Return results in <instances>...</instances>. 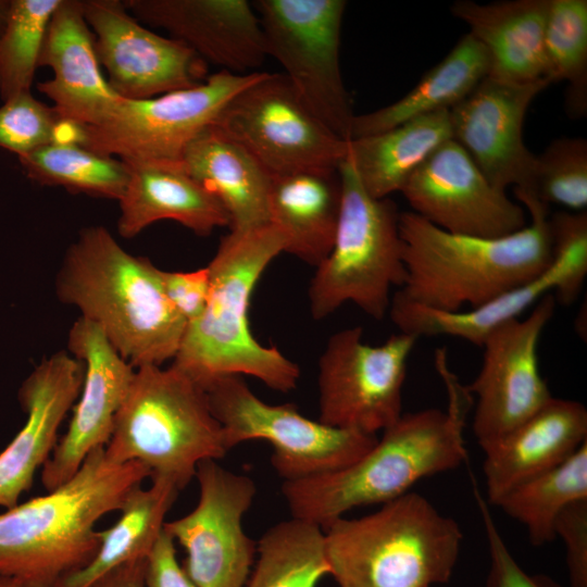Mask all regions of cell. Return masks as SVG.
Wrapping results in <instances>:
<instances>
[{
    "instance_id": "obj_17",
    "label": "cell",
    "mask_w": 587,
    "mask_h": 587,
    "mask_svg": "<svg viewBox=\"0 0 587 587\" xmlns=\"http://www.w3.org/2000/svg\"><path fill=\"white\" fill-rule=\"evenodd\" d=\"M100 65L123 99L143 100L208 78V63L184 42L143 27L120 0H83Z\"/></svg>"
},
{
    "instance_id": "obj_37",
    "label": "cell",
    "mask_w": 587,
    "mask_h": 587,
    "mask_svg": "<svg viewBox=\"0 0 587 587\" xmlns=\"http://www.w3.org/2000/svg\"><path fill=\"white\" fill-rule=\"evenodd\" d=\"M546 205L565 207L572 212L587 207V141L561 137L537 155L534 192Z\"/></svg>"
},
{
    "instance_id": "obj_1",
    "label": "cell",
    "mask_w": 587,
    "mask_h": 587,
    "mask_svg": "<svg viewBox=\"0 0 587 587\" xmlns=\"http://www.w3.org/2000/svg\"><path fill=\"white\" fill-rule=\"evenodd\" d=\"M436 369L447 387V411L424 409L402 415L352 464L323 475L284 482L291 516L322 528L354 508L384 504L419 480L454 470L466 459L463 428L472 396L450 371Z\"/></svg>"
},
{
    "instance_id": "obj_45",
    "label": "cell",
    "mask_w": 587,
    "mask_h": 587,
    "mask_svg": "<svg viewBox=\"0 0 587 587\" xmlns=\"http://www.w3.org/2000/svg\"><path fill=\"white\" fill-rule=\"evenodd\" d=\"M0 587H25L12 577L0 575Z\"/></svg>"
},
{
    "instance_id": "obj_36",
    "label": "cell",
    "mask_w": 587,
    "mask_h": 587,
    "mask_svg": "<svg viewBox=\"0 0 587 587\" xmlns=\"http://www.w3.org/2000/svg\"><path fill=\"white\" fill-rule=\"evenodd\" d=\"M62 0H10L0 34V97L30 91L51 17Z\"/></svg>"
},
{
    "instance_id": "obj_39",
    "label": "cell",
    "mask_w": 587,
    "mask_h": 587,
    "mask_svg": "<svg viewBox=\"0 0 587 587\" xmlns=\"http://www.w3.org/2000/svg\"><path fill=\"white\" fill-rule=\"evenodd\" d=\"M488 541L489 570L484 587H557L548 578L528 575L511 554L488 509V503L474 488Z\"/></svg>"
},
{
    "instance_id": "obj_28",
    "label": "cell",
    "mask_w": 587,
    "mask_h": 587,
    "mask_svg": "<svg viewBox=\"0 0 587 587\" xmlns=\"http://www.w3.org/2000/svg\"><path fill=\"white\" fill-rule=\"evenodd\" d=\"M340 204L338 170L274 176L268 199V224L282 235L285 252L316 267L333 247Z\"/></svg>"
},
{
    "instance_id": "obj_14",
    "label": "cell",
    "mask_w": 587,
    "mask_h": 587,
    "mask_svg": "<svg viewBox=\"0 0 587 587\" xmlns=\"http://www.w3.org/2000/svg\"><path fill=\"white\" fill-rule=\"evenodd\" d=\"M553 257L530 282L479 307L444 312L391 298L389 316L399 332L420 337L450 336L482 347L501 324L517 319L542 297L573 302L587 275V213L558 212L549 217Z\"/></svg>"
},
{
    "instance_id": "obj_24",
    "label": "cell",
    "mask_w": 587,
    "mask_h": 587,
    "mask_svg": "<svg viewBox=\"0 0 587 587\" xmlns=\"http://www.w3.org/2000/svg\"><path fill=\"white\" fill-rule=\"evenodd\" d=\"M585 442V405L552 397L521 424L482 447L486 502L497 505L510 490L558 466Z\"/></svg>"
},
{
    "instance_id": "obj_40",
    "label": "cell",
    "mask_w": 587,
    "mask_h": 587,
    "mask_svg": "<svg viewBox=\"0 0 587 587\" xmlns=\"http://www.w3.org/2000/svg\"><path fill=\"white\" fill-rule=\"evenodd\" d=\"M554 534L565 548L570 587H587V499L563 509L555 521Z\"/></svg>"
},
{
    "instance_id": "obj_34",
    "label": "cell",
    "mask_w": 587,
    "mask_h": 587,
    "mask_svg": "<svg viewBox=\"0 0 587 587\" xmlns=\"http://www.w3.org/2000/svg\"><path fill=\"white\" fill-rule=\"evenodd\" d=\"M17 159L26 176L37 184L90 197L120 200L129 178L125 162L74 141L54 140Z\"/></svg>"
},
{
    "instance_id": "obj_23",
    "label": "cell",
    "mask_w": 587,
    "mask_h": 587,
    "mask_svg": "<svg viewBox=\"0 0 587 587\" xmlns=\"http://www.w3.org/2000/svg\"><path fill=\"white\" fill-rule=\"evenodd\" d=\"M39 66L52 78L37 85L60 118L84 127L104 121L123 99L103 77L93 35L79 0H62L53 13L40 53Z\"/></svg>"
},
{
    "instance_id": "obj_26",
    "label": "cell",
    "mask_w": 587,
    "mask_h": 587,
    "mask_svg": "<svg viewBox=\"0 0 587 587\" xmlns=\"http://www.w3.org/2000/svg\"><path fill=\"white\" fill-rule=\"evenodd\" d=\"M548 10L549 0L490 3L459 0L451 5L452 15L464 22L469 34L485 48L489 58L488 76L511 84L548 80L545 55Z\"/></svg>"
},
{
    "instance_id": "obj_31",
    "label": "cell",
    "mask_w": 587,
    "mask_h": 587,
    "mask_svg": "<svg viewBox=\"0 0 587 587\" xmlns=\"http://www.w3.org/2000/svg\"><path fill=\"white\" fill-rule=\"evenodd\" d=\"M151 479L150 487L140 485L128 494L118 510L117 522L100 532V547L90 563L55 587H88L118 565L147 558L180 491L165 477L153 476Z\"/></svg>"
},
{
    "instance_id": "obj_9",
    "label": "cell",
    "mask_w": 587,
    "mask_h": 587,
    "mask_svg": "<svg viewBox=\"0 0 587 587\" xmlns=\"http://www.w3.org/2000/svg\"><path fill=\"white\" fill-rule=\"evenodd\" d=\"M204 390L227 450L248 440H266L273 447L272 466L284 482L341 470L377 441L376 435L310 420L294 404L266 403L239 375L217 378Z\"/></svg>"
},
{
    "instance_id": "obj_12",
    "label": "cell",
    "mask_w": 587,
    "mask_h": 587,
    "mask_svg": "<svg viewBox=\"0 0 587 587\" xmlns=\"http://www.w3.org/2000/svg\"><path fill=\"white\" fill-rule=\"evenodd\" d=\"M272 176L336 171L347 142L308 108L284 74L262 72L224 107L213 123Z\"/></svg>"
},
{
    "instance_id": "obj_32",
    "label": "cell",
    "mask_w": 587,
    "mask_h": 587,
    "mask_svg": "<svg viewBox=\"0 0 587 587\" xmlns=\"http://www.w3.org/2000/svg\"><path fill=\"white\" fill-rule=\"evenodd\" d=\"M587 499V442L558 466L510 490L498 503L523 524L528 539L540 547L555 539L559 514L572 502Z\"/></svg>"
},
{
    "instance_id": "obj_41",
    "label": "cell",
    "mask_w": 587,
    "mask_h": 587,
    "mask_svg": "<svg viewBox=\"0 0 587 587\" xmlns=\"http://www.w3.org/2000/svg\"><path fill=\"white\" fill-rule=\"evenodd\" d=\"M163 291L187 324L196 321L204 311L210 295L208 265L190 272L160 270Z\"/></svg>"
},
{
    "instance_id": "obj_38",
    "label": "cell",
    "mask_w": 587,
    "mask_h": 587,
    "mask_svg": "<svg viewBox=\"0 0 587 587\" xmlns=\"http://www.w3.org/2000/svg\"><path fill=\"white\" fill-rule=\"evenodd\" d=\"M70 137L71 124L30 91L13 96L0 107V147L17 157Z\"/></svg>"
},
{
    "instance_id": "obj_2",
    "label": "cell",
    "mask_w": 587,
    "mask_h": 587,
    "mask_svg": "<svg viewBox=\"0 0 587 587\" xmlns=\"http://www.w3.org/2000/svg\"><path fill=\"white\" fill-rule=\"evenodd\" d=\"M514 195L530 223L497 238L451 234L412 211L401 212L405 276L391 298L457 312L479 307L542 273L553 257L548 205L530 195Z\"/></svg>"
},
{
    "instance_id": "obj_10",
    "label": "cell",
    "mask_w": 587,
    "mask_h": 587,
    "mask_svg": "<svg viewBox=\"0 0 587 587\" xmlns=\"http://www.w3.org/2000/svg\"><path fill=\"white\" fill-rule=\"evenodd\" d=\"M266 57L274 58L308 108L340 139L354 117L340 70L345 0H257Z\"/></svg>"
},
{
    "instance_id": "obj_15",
    "label": "cell",
    "mask_w": 587,
    "mask_h": 587,
    "mask_svg": "<svg viewBox=\"0 0 587 587\" xmlns=\"http://www.w3.org/2000/svg\"><path fill=\"white\" fill-rule=\"evenodd\" d=\"M199 500L188 514L164 523L186 551L184 570L198 587H242L257 554V542L242 527L257 486L251 477L226 470L216 460L199 462Z\"/></svg>"
},
{
    "instance_id": "obj_43",
    "label": "cell",
    "mask_w": 587,
    "mask_h": 587,
    "mask_svg": "<svg viewBox=\"0 0 587 587\" xmlns=\"http://www.w3.org/2000/svg\"><path fill=\"white\" fill-rule=\"evenodd\" d=\"M146 558L128 561L96 579L88 587H143Z\"/></svg>"
},
{
    "instance_id": "obj_29",
    "label": "cell",
    "mask_w": 587,
    "mask_h": 587,
    "mask_svg": "<svg viewBox=\"0 0 587 587\" xmlns=\"http://www.w3.org/2000/svg\"><path fill=\"white\" fill-rule=\"evenodd\" d=\"M449 111L423 115L390 129L348 140L346 157L371 197L384 199L401 191L432 153L452 139Z\"/></svg>"
},
{
    "instance_id": "obj_7",
    "label": "cell",
    "mask_w": 587,
    "mask_h": 587,
    "mask_svg": "<svg viewBox=\"0 0 587 587\" xmlns=\"http://www.w3.org/2000/svg\"><path fill=\"white\" fill-rule=\"evenodd\" d=\"M227 452L204 388L173 365L135 369L104 447L110 462L138 461L182 490L199 462Z\"/></svg>"
},
{
    "instance_id": "obj_16",
    "label": "cell",
    "mask_w": 587,
    "mask_h": 587,
    "mask_svg": "<svg viewBox=\"0 0 587 587\" xmlns=\"http://www.w3.org/2000/svg\"><path fill=\"white\" fill-rule=\"evenodd\" d=\"M555 304V297L548 294L526 317L508 321L485 338L480 370L466 387L475 397L473 433L480 448L521 424L553 397L540 374L537 351Z\"/></svg>"
},
{
    "instance_id": "obj_33",
    "label": "cell",
    "mask_w": 587,
    "mask_h": 587,
    "mask_svg": "<svg viewBox=\"0 0 587 587\" xmlns=\"http://www.w3.org/2000/svg\"><path fill=\"white\" fill-rule=\"evenodd\" d=\"M257 554L248 587H316L329 574L323 528L292 516L262 535Z\"/></svg>"
},
{
    "instance_id": "obj_22",
    "label": "cell",
    "mask_w": 587,
    "mask_h": 587,
    "mask_svg": "<svg viewBox=\"0 0 587 587\" xmlns=\"http://www.w3.org/2000/svg\"><path fill=\"white\" fill-rule=\"evenodd\" d=\"M83 382L84 365L68 351L51 354L23 382L18 400L27 419L0 453V507H15L20 496L32 488L36 471L58 444V430Z\"/></svg>"
},
{
    "instance_id": "obj_13",
    "label": "cell",
    "mask_w": 587,
    "mask_h": 587,
    "mask_svg": "<svg viewBox=\"0 0 587 587\" xmlns=\"http://www.w3.org/2000/svg\"><path fill=\"white\" fill-rule=\"evenodd\" d=\"M360 326L333 334L319 360V421L376 435L402 415L407 366L417 340L399 332L373 346Z\"/></svg>"
},
{
    "instance_id": "obj_11",
    "label": "cell",
    "mask_w": 587,
    "mask_h": 587,
    "mask_svg": "<svg viewBox=\"0 0 587 587\" xmlns=\"http://www.w3.org/2000/svg\"><path fill=\"white\" fill-rule=\"evenodd\" d=\"M262 72L220 71L200 85L143 100L122 99L101 123L77 127V143L124 162L182 161L187 146Z\"/></svg>"
},
{
    "instance_id": "obj_25",
    "label": "cell",
    "mask_w": 587,
    "mask_h": 587,
    "mask_svg": "<svg viewBox=\"0 0 587 587\" xmlns=\"http://www.w3.org/2000/svg\"><path fill=\"white\" fill-rule=\"evenodd\" d=\"M125 163L129 178L118 200L116 225L122 237L133 238L161 220L176 221L200 236L229 226L221 202L191 177L182 161Z\"/></svg>"
},
{
    "instance_id": "obj_35",
    "label": "cell",
    "mask_w": 587,
    "mask_h": 587,
    "mask_svg": "<svg viewBox=\"0 0 587 587\" xmlns=\"http://www.w3.org/2000/svg\"><path fill=\"white\" fill-rule=\"evenodd\" d=\"M547 78L566 82L565 111L572 118L587 113V1L549 0L545 28Z\"/></svg>"
},
{
    "instance_id": "obj_27",
    "label": "cell",
    "mask_w": 587,
    "mask_h": 587,
    "mask_svg": "<svg viewBox=\"0 0 587 587\" xmlns=\"http://www.w3.org/2000/svg\"><path fill=\"white\" fill-rule=\"evenodd\" d=\"M182 162L225 209L229 228L243 233L268 224L272 176L240 143L213 124L185 149Z\"/></svg>"
},
{
    "instance_id": "obj_30",
    "label": "cell",
    "mask_w": 587,
    "mask_h": 587,
    "mask_svg": "<svg viewBox=\"0 0 587 587\" xmlns=\"http://www.w3.org/2000/svg\"><path fill=\"white\" fill-rule=\"evenodd\" d=\"M488 73L489 58L485 48L467 33L401 99L375 111L354 115L350 139L377 134L423 115L451 110Z\"/></svg>"
},
{
    "instance_id": "obj_21",
    "label": "cell",
    "mask_w": 587,
    "mask_h": 587,
    "mask_svg": "<svg viewBox=\"0 0 587 587\" xmlns=\"http://www.w3.org/2000/svg\"><path fill=\"white\" fill-rule=\"evenodd\" d=\"M132 15L167 30L207 63L249 74L265 57L258 14L246 0H126Z\"/></svg>"
},
{
    "instance_id": "obj_3",
    "label": "cell",
    "mask_w": 587,
    "mask_h": 587,
    "mask_svg": "<svg viewBox=\"0 0 587 587\" xmlns=\"http://www.w3.org/2000/svg\"><path fill=\"white\" fill-rule=\"evenodd\" d=\"M148 477L145 464H114L104 447L95 449L59 488L0 513V575L25 587H55L84 569L100 547L96 523Z\"/></svg>"
},
{
    "instance_id": "obj_6",
    "label": "cell",
    "mask_w": 587,
    "mask_h": 587,
    "mask_svg": "<svg viewBox=\"0 0 587 587\" xmlns=\"http://www.w3.org/2000/svg\"><path fill=\"white\" fill-rule=\"evenodd\" d=\"M329 574L339 587H432L455 569L463 533L424 496L409 491L374 513L324 528Z\"/></svg>"
},
{
    "instance_id": "obj_8",
    "label": "cell",
    "mask_w": 587,
    "mask_h": 587,
    "mask_svg": "<svg viewBox=\"0 0 587 587\" xmlns=\"http://www.w3.org/2000/svg\"><path fill=\"white\" fill-rule=\"evenodd\" d=\"M341 204L333 247L316 266L308 290L310 312L323 320L352 302L375 320L389 310L394 287L405 276L398 209L361 185L346 157L339 165Z\"/></svg>"
},
{
    "instance_id": "obj_44",
    "label": "cell",
    "mask_w": 587,
    "mask_h": 587,
    "mask_svg": "<svg viewBox=\"0 0 587 587\" xmlns=\"http://www.w3.org/2000/svg\"><path fill=\"white\" fill-rule=\"evenodd\" d=\"M10 0H0V34L3 30L7 21Z\"/></svg>"
},
{
    "instance_id": "obj_4",
    "label": "cell",
    "mask_w": 587,
    "mask_h": 587,
    "mask_svg": "<svg viewBox=\"0 0 587 587\" xmlns=\"http://www.w3.org/2000/svg\"><path fill=\"white\" fill-rule=\"evenodd\" d=\"M55 291L135 369L162 366L179 350L187 323L167 300L160 268L127 252L103 226L79 232L65 252Z\"/></svg>"
},
{
    "instance_id": "obj_18",
    "label": "cell",
    "mask_w": 587,
    "mask_h": 587,
    "mask_svg": "<svg viewBox=\"0 0 587 587\" xmlns=\"http://www.w3.org/2000/svg\"><path fill=\"white\" fill-rule=\"evenodd\" d=\"M400 192L413 213L451 234L497 238L527 225L525 209L494 187L453 139L437 148Z\"/></svg>"
},
{
    "instance_id": "obj_5",
    "label": "cell",
    "mask_w": 587,
    "mask_h": 587,
    "mask_svg": "<svg viewBox=\"0 0 587 587\" xmlns=\"http://www.w3.org/2000/svg\"><path fill=\"white\" fill-rule=\"evenodd\" d=\"M282 252L284 239L271 224L243 233L230 232L221 239L208 264V303L202 314L187 324L173 366L202 388L229 375L253 376L280 392L297 387L299 366L277 348L255 340L248 321L252 291Z\"/></svg>"
},
{
    "instance_id": "obj_20",
    "label": "cell",
    "mask_w": 587,
    "mask_h": 587,
    "mask_svg": "<svg viewBox=\"0 0 587 587\" xmlns=\"http://www.w3.org/2000/svg\"><path fill=\"white\" fill-rule=\"evenodd\" d=\"M67 347L84 365V382L67 432L42 466L48 492L71 479L91 451L107 446L135 373L103 330L82 316L70 329Z\"/></svg>"
},
{
    "instance_id": "obj_19",
    "label": "cell",
    "mask_w": 587,
    "mask_h": 587,
    "mask_svg": "<svg viewBox=\"0 0 587 587\" xmlns=\"http://www.w3.org/2000/svg\"><path fill=\"white\" fill-rule=\"evenodd\" d=\"M549 85L487 76L449 111L452 139L497 189L512 186L514 192L533 195L537 155L524 142L523 125L528 107Z\"/></svg>"
},
{
    "instance_id": "obj_42",
    "label": "cell",
    "mask_w": 587,
    "mask_h": 587,
    "mask_svg": "<svg viewBox=\"0 0 587 587\" xmlns=\"http://www.w3.org/2000/svg\"><path fill=\"white\" fill-rule=\"evenodd\" d=\"M143 587H198L178 563L175 541L164 527L146 558Z\"/></svg>"
}]
</instances>
